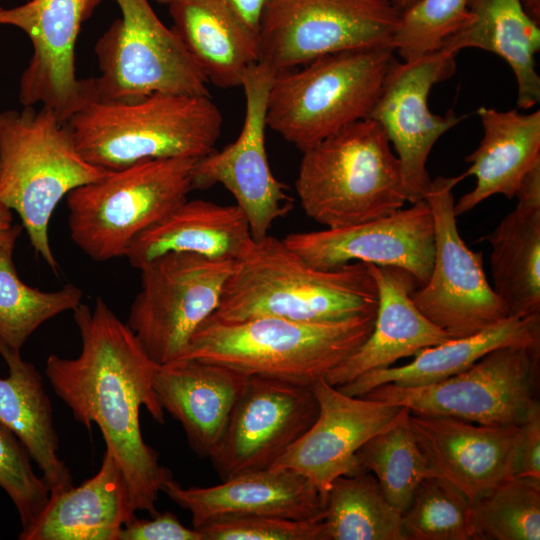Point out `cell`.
Returning <instances> with one entry per match:
<instances>
[{"instance_id":"obj_1","label":"cell","mask_w":540,"mask_h":540,"mask_svg":"<svg viewBox=\"0 0 540 540\" xmlns=\"http://www.w3.org/2000/svg\"><path fill=\"white\" fill-rule=\"evenodd\" d=\"M73 318L81 337L75 358L51 354L46 376L75 420L90 429L97 425L125 477L135 511L158 513L156 502L171 471L158 452L145 443L140 409L164 423V410L153 388L158 364L146 354L132 330L102 297L93 309L80 303Z\"/></svg>"},{"instance_id":"obj_2","label":"cell","mask_w":540,"mask_h":540,"mask_svg":"<svg viewBox=\"0 0 540 540\" xmlns=\"http://www.w3.org/2000/svg\"><path fill=\"white\" fill-rule=\"evenodd\" d=\"M378 289L367 263L317 268L282 239H252L234 261L216 311L223 321L278 317L334 322L376 313Z\"/></svg>"},{"instance_id":"obj_3","label":"cell","mask_w":540,"mask_h":540,"mask_svg":"<svg viewBox=\"0 0 540 540\" xmlns=\"http://www.w3.org/2000/svg\"><path fill=\"white\" fill-rule=\"evenodd\" d=\"M375 316L300 322L269 316L223 321L211 315L177 360L194 359L247 376L312 386L365 342Z\"/></svg>"},{"instance_id":"obj_4","label":"cell","mask_w":540,"mask_h":540,"mask_svg":"<svg viewBox=\"0 0 540 540\" xmlns=\"http://www.w3.org/2000/svg\"><path fill=\"white\" fill-rule=\"evenodd\" d=\"M64 123L82 157L112 171L150 159H199L214 150L223 116L210 96L154 93L92 100Z\"/></svg>"},{"instance_id":"obj_5","label":"cell","mask_w":540,"mask_h":540,"mask_svg":"<svg viewBox=\"0 0 540 540\" xmlns=\"http://www.w3.org/2000/svg\"><path fill=\"white\" fill-rule=\"evenodd\" d=\"M302 153L296 193L305 214L326 228L384 217L408 202L400 161L383 128L371 118Z\"/></svg>"},{"instance_id":"obj_6","label":"cell","mask_w":540,"mask_h":540,"mask_svg":"<svg viewBox=\"0 0 540 540\" xmlns=\"http://www.w3.org/2000/svg\"><path fill=\"white\" fill-rule=\"evenodd\" d=\"M106 172L82 157L52 110L29 105L0 112V203L19 215L35 253L54 273L48 226L56 206Z\"/></svg>"},{"instance_id":"obj_7","label":"cell","mask_w":540,"mask_h":540,"mask_svg":"<svg viewBox=\"0 0 540 540\" xmlns=\"http://www.w3.org/2000/svg\"><path fill=\"white\" fill-rule=\"evenodd\" d=\"M392 46L339 51L276 72L266 125L302 152L366 118L396 62Z\"/></svg>"},{"instance_id":"obj_8","label":"cell","mask_w":540,"mask_h":540,"mask_svg":"<svg viewBox=\"0 0 540 540\" xmlns=\"http://www.w3.org/2000/svg\"><path fill=\"white\" fill-rule=\"evenodd\" d=\"M196 161L143 160L74 188L66 195L72 241L97 262L125 257L138 235L187 199Z\"/></svg>"},{"instance_id":"obj_9","label":"cell","mask_w":540,"mask_h":540,"mask_svg":"<svg viewBox=\"0 0 540 540\" xmlns=\"http://www.w3.org/2000/svg\"><path fill=\"white\" fill-rule=\"evenodd\" d=\"M121 17L97 40L92 100L133 101L154 93L210 96L207 79L149 0H115ZM91 100V101H92Z\"/></svg>"},{"instance_id":"obj_10","label":"cell","mask_w":540,"mask_h":540,"mask_svg":"<svg viewBox=\"0 0 540 540\" xmlns=\"http://www.w3.org/2000/svg\"><path fill=\"white\" fill-rule=\"evenodd\" d=\"M540 346L497 348L466 370L422 386H378L362 397L411 413L486 426H520L537 402L534 388Z\"/></svg>"},{"instance_id":"obj_11","label":"cell","mask_w":540,"mask_h":540,"mask_svg":"<svg viewBox=\"0 0 540 540\" xmlns=\"http://www.w3.org/2000/svg\"><path fill=\"white\" fill-rule=\"evenodd\" d=\"M401 15L391 0H270L259 61L280 72L339 51L393 47Z\"/></svg>"},{"instance_id":"obj_12","label":"cell","mask_w":540,"mask_h":540,"mask_svg":"<svg viewBox=\"0 0 540 540\" xmlns=\"http://www.w3.org/2000/svg\"><path fill=\"white\" fill-rule=\"evenodd\" d=\"M234 261L168 252L139 270L141 288L127 325L158 365L177 360L201 324L217 309Z\"/></svg>"},{"instance_id":"obj_13","label":"cell","mask_w":540,"mask_h":540,"mask_svg":"<svg viewBox=\"0 0 540 540\" xmlns=\"http://www.w3.org/2000/svg\"><path fill=\"white\" fill-rule=\"evenodd\" d=\"M462 179L463 174L431 180L425 200L434 223L433 264L428 280L411 295L420 312L452 338L508 317L487 280L482 252L472 251L459 234L452 190Z\"/></svg>"},{"instance_id":"obj_14","label":"cell","mask_w":540,"mask_h":540,"mask_svg":"<svg viewBox=\"0 0 540 540\" xmlns=\"http://www.w3.org/2000/svg\"><path fill=\"white\" fill-rule=\"evenodd\" d=\"M275 71L258 61L244 76L245 115L237 139L197 159L193 189L223 185L245 214L252 238L268 234L293 208L286 186L273 174L265 146L267 98Z\"/></svg>"},{"instance_id":"obj_15","label":"cell","mask_w":540,"mask_h":540,"mask_svg":"<svg viewBox=\"0 0 540 540\" xmlns=\"http://www.w3.org/2000/svg\"><path fill=\"white\" fill-rule=\"evenodd\" d=\"M102 0H27L0 6V26L22 30L32 56L19 82L22 106L41 104L65 122L92 99L90 78L78 79L75 48L82 25Z\"/></svg>"},{"instance_id":"obj_16","label":"cell","mask_w":540,"mask_h":540,"mask_svg":"<svg viewBox=\"0 0 540 540\" xmlns=\"http://www.w3.org/2000/svg\"><path fill=\"white\" fill-rule=\"evenodd\" d=\"M455 56L440 49L415 59L396 60L369 115L395 150L410 204L425 199L431 183L426 164L433 146L465 118L452 110L434 114L428 106L432 87L454 74Z\"/></svg>"},{"instance_id":"obj_17","label":"cell","mask_w":540,"mask_h":540,"mask_svg":"<svg viewBox=\"0 0 540 540\" xmlns=\"http://www.w3.org/2000/svg\"><path fill=\"white\" fill-rule=\"evenodd\" d=\"M318 411L311 386L248 376L209 459L222 480L269 468L311 427Z\"/></svg>"},{"instance_id":"obj_18","label":"cell","mask_w":540,"mask_h":540,"mask_svg":"<svg viewBox=\"0 0 540 540\" xmlns=\"http://www.w3.org/2000/svg\"><path fill=\"white\" fill-rule=\"evenodd\" d=\"M282 240L317 268L360 261L405 270L420 285L428 280L434 257L433 216L425 199L371 221L291 233Z\"/></svg>"},{"instance_id":"obj_19","label":"cell","mask_w":540,"mask_h":540,"mask_svg":"<svg viewBox=\"0 0 540 540\" xmlns=\"http://www.w3.org/2000/svg\"><path fill=\"white\" fill-rule=\"evenodd\" d=\"M311 388L318 402L317 418L269 468L296 472L325 494L336 478L364 472L356 452L390 426L404 407L348 395L324 378Z\"/></svg>"},{"instance_id":"obj_20","label":"cell","mask_w":540,"mask_h":540,"mask_svg":"<svg viewBox=\"0 0 540 540\" xmlns=\"http://www.w3.org/2000/svg\"><path fill=\"white\" fill-rule=\"evenodd\" d=\"M408 419L430 468L472 502L513 477L520 426H486L410 411Z\"/></svg>"},{"instance_id":"obj_21","label":"cell","mask_w":540,"mask_h":540,"mask_svg":"<svg viewBox=\"0 0 540 540\" xmlns=\"http://www.w3.org/2000/svg\"><path fill=\"white\" fill-rule=\"evenodd\" d=\"M162 492L191 514L192 527L223 517L265 515L322 520L325 494L305 477L287 469L242 473L210 487H183L173 478Z\"/></svg>"},{"instance_id":"obj_22","label":"cell","mask_w":540,"mask_h":540,"mask_svg":"<svg viewBox=\"0 0 540 540\" xmlns=\"http://www.w3.org/2000/svg\"><path fill=\"white\" fill-rule=\"evenodd\" d=\"M378 289L375 323L365 342L324 377L335 387L360 375L392 366L401 358L452 337L416 307L412 292L418 284L405 270L369 264Z\"/></svg>"},{"instance_id":"obj_23","label":"cell","mask_w":540,"mask_h":540,"mask_svg":"<svg viewBox=\"0 0 540 540\" xmlns=\"http://www.w3.org/2000/svg\"><path fill=\"white\" fill-rule=\"evenodd\" d=\"M247 378L222 365L176 360L157 365L153 388L163 410L182 425L193 452L210 458Z\"/></svg>"},{"instance_id":"obj_24","label":"cell","mask_w":540,"mask_h":540,"mask_svg":"<svg viewBox=\"0 0 540 540\" xmlns=\"http://www.w3.org/2000/svg\"><path fill=\"white\" fill-rule=\"evenodd\" d=\"M128 486L106 449L98 472L77 487L50 492L39 516L19 534L20 540H118L133 517Z\"/></svg>"},{"instance_id":"obj_25","label":"cell","mask_w":540,"mask_h":540,"mask_svg":"<svg viewBox=\"0 0 540 540\" xmlns=\"http://www.w3.org/2000/svg\"><path fill=\"white\" fill-rule=\"evenodd\" d=\"M516 207L488 235L492 288L507 316L540 314V162L521 180Z\"/></svg>"},{"instance_id":"obj_26","label":"cell","mask_w":540,"mask_h":540,"mask_svg":"<svg viewBox=\"0 0 540 540\" xmlns=\"http://www.w3.org/2000/svg\"><path fill=\"white\" fill-rule=\"evenodd\" d=\"M483 137L465 161L462 173L474 176L475 187L454 203L456 216L463 215L493 195L508 199L526 173L540 161V110L522 114L517 109L498 111L481 106L477 110Z\"/></svg>"},{"instance_id":"obj_27","label":"cell","mask_w":540,"mask_h":540,"mask_svg":"<svg viewBox=\"0 0 540 540\" xmlns=\"http://www.w3.org/2000/svg\"><path fill=\"white\" fill-rule=\"evenodd\" d=\"M252 239L249 222L237 204L186 199L138 235L125 257L137 269L168 252L235 261Z\"/></svg>"},{"instance_id":"obj_28","label":"cell","mask_w":540,"mask_h":540,"mask_svg":"<svg viewBox=\"0 0 540 540\" xmlns=\"http://www.w3.org/2000/svg\"><path fill=\"white\" fill-rule=\"evenodd\" d=\"M506 346H540V314L508 316L475 334L424 348L408 364L366 372L337 388L348 395L362 397L384 384L428 385L452 377L489 352Z\"/></svg>"},{"instance_id":"obj_29","label":"cell","mask_w":540,"mask_h":540,"mask_svg":"<svg viewBox=\"0 0 540 540\" xmlns=\"http://www.w3.org/2000/svg\"><path fill=\"white\" fill-rule=\"evenodd\" d=\"M0 422L25 445L50 492L72 485L68 466L58 454L53 408L35 366L20 350L0 342Z\"/></svg>"},{"instance_id":"obj_30","label":"cell","mask_w":540,"mask_h":540,"mask_svg":"<svg viewBox=\"0 0 540 540\" xmlns=\"http://www.w3.org/2000/svg\"><path fill=\"white\" fill-rule=\"evenodd\" d=\"M169 13L173 30L207 81L241 87L259 61L258 35L221 0H180L169 5Z\"/></svg>"},{"instance_id":"obj_31","label":"cell","mask_w":540,"mask_h":540,"mask_svg":"<svg viewBox=\"0 0 540 540\" xmlns=\"http://www.w3.org/2000/svg\"><path fill=\"white\" fill-rule=\"evenodd\" d=\"M472 21L450 36L441 49L457 54L465 48L492 52L505 60L517 81V108L539 103L540 77L535 56L540 26L525 12L521 0H468Z\"/></svg>"},{"instance_id":"obj_32","label":"cell","mask_w":540,"mask_h":540,"mask_svg":"<svg viewBox=\"0 0 540 540\" xmlns=\"http://www.w3.org/2000/svg\"><path fill=\"white\" fill-rule=\"evenodd\" d=\"M321 521L323 540H405L401 513L367 471L331 483Z\"/></svg>"},{"instance_id":"obj_33","label":"cell","mask_w":540,"mask_h":540,"mask_svg":"<svg viewBox=\"0 0 540 540\" xmlns=\"http://www.w3.org/2000/svg\"><path fill=\"white\" fill-rule=\"evenodd\" d=\"M21 226L15 224L0 241V342L21 350L43 323L73 311L83 293L73 284L56 291H41L25 284L18 276L13 250Z\"/></svg>"},{"instance_id":"obj_34","label":"cell","mask_w":540,"mask_h":540,"mask_svg":"<svg viewBox=\"0 0 540 540\" xmlns=\"http://www.w3.org/2000/svg\"><path fill=\"white\" fill-rule=\"evenodd\" d=\"M408 417L409 410L404 408L390 426L356 452L360 469L374 475L387 500L401 514L419 484L436 475L414 439Z\"/></svg>"},{"instance_id":"obj_35","label":"cell","mask_w":540,"mask_h":540,"mask_svg":"<svg viewBox=\"0 0 540 540\" xmlns=\"http://www.w3.org/2000/svg\"><path fill=\"white\" fill-rule=\"evenodd\" d=\"M401 518L405 540H478L472 501L440 476L419 484Z\"/></svg>"},{"instance_id":"obj_36","label":"cell","mask_w":540,"mask_h":540,"mask_svg":"<svg viewBox=\"0 0 540 540\" xmlns=\"http://www.w3.org/2000/svg\"><path fill=\"white\" fill-rule=\"evenodd\" d=\"M472 505L478 540L540 539V480L511 477Z\"/></svg>"},{"instance_id":"obj_37","label":"cell","mask_w":540,"mask_h":540,"mask_svg":"<svg viewBox=\"0 0 540 540\" xmlns=\"http://www.w3.org/2000/svg\"><path fill=\"white\" fill-rule=\"evenodd\" d=\"M468 0H420L402 12L393 48L402 60L440 50L445 41L472 21Z\"/></svg>"},{"instance_id":"obj_38","label":"cell","mask_w":540,"mask_h":540,"mask_svg":"<svg viewBox=\"0 0 540 540\" xmlns=\"http://www.w3.org/2000/svg\"><path fill=\"white\" fill-rule=\"evenodd\" d=\"M25 445L0 422V487L13 501L22 525L28 527L45 507L50 490L33 470Z\"/></svg>"},{"instance_id":"obj_39","label":"cell","mask_w":540,"mask_h":540,"mask_svg":"<svg viewBox=\"0 0 540 540\" xmlns=\"http://www.w3.org/2000/svg\"><path fill=\"white\" fill-rule=\"evenodd\" d=\"M197 530L204 540H323L321 520L265 515L223 517Z\"/></svg>"},{"instance_id":"obj_40","label":"cell","mask_w":540,"mask_h":540,"mask_svg":"<svg viewBox=\"0 0 540 540\" xmlns=\"http://www.w3.org/2000/svg\"><path fill=\"white\" fill-rule=\"evenodd\" d=\"M151 517H133L120 531L118 540H204L197 529L184 526L171 511Z\"/></svg>"},{"instance_id":"obj_41","label":"cell","mask_w":540,"mask_h":540,"mask_svg":"<svg viewBox=\"0 0 540 540\" xmlns=\"http://www.w3.org/2000/svg\"><path fill=\"white\" fill-rule=\"evenodd\" d=\"M513 477L540 480V405L538 401L520 424Z\"/></svg>"},{"instance_id":"obj_42","label":"cell","mask_w":540,"mask_h":540,"mask_svg":"<svg viewBox=\"0 0 540 540\" xmlns=\"http://www.w3.org/2000/svg\"><path fill=\"white\" fill-rule=\"evenodd\" d=\"M249 29L258 35L270 0H221Z\"/></svg>"},{"instance_id":"obj_43","label":"cell","mask_w":540,"mask_h":540,"mask_svg":"<svg viewBox=\"0 0 540 540\" xmlns=\"http://www.w3.org/2000/svg\"><path fill=\"white\" fill-rule=\"evenodd\" d=\"M13 216L11 210L0 203V241L9 233L13 224Z\"/></svg>"},{"instance_id":"obj_44","label":"cell","mask_w":540,"mask_h":540,"mask_svg":"<svg viewBox=\"0 0 540 540\" xmlns=\"http://www.w3.org/2000/svg\"><path fill=\"white\" fill-rule=\"evenodd\" d=\"M527 15L540 26V0H521Z\"/></svg>"},{"instance_id":"obj_45","label":"cell","mask_w":540,"mask_h":540,"mask_svg":"<svg viewBox=\"0 0 540 540\" xmlns=\"http://www.w3.org/2000/svg\"><path fill=\"white\" fill-rule=\"evenodd\" d=\"M392 3L401 11L404 12L415 5L420 0H391Z\"/></svg>"},{"instance_id":"obj_46","label":"cell","mask_w":540,"mask_h":540,"mask_svg":"<svg viewBox=\"0 0 540 540\" xmlns=\"http://www.w3.org/2000/svg\"><path fill=\"white\" fill-rule=\"evenodd\" d=\"M149 1H153L159 4H166L169 6L170 4L180 1V0H149Z\"/></svg>"}]
</instances>
